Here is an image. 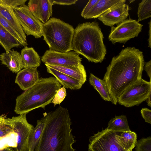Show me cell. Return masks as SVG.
<instances>
[{
    "instance_id": "cell-28",
    "label": "cell",
    "mask_w": 151,
    "mask_h": 151,
    "mask_svg": "<svg viewBox=\"0 0 151 151\" xmlns=\"http://www.w3.org/2000/svg\"><path fill=\"white\" fill-rule=\"evenodd\" d=\"M0 24L9 31L18 41L22 46L25 47L28 45L22 39L21 36L9 23L0 14Z\"/></svg>"
},
{
    "instance_id": "cell-23",
    "label": "cell",
    "mask_w": 151,
    "mask_h": 151,
    "mask_svg": "<svg viewBox=\"0 0 151 151\" xmlns=\"http://www.w3.org/2000/svg\"><path fill=\"white\" fill-rule=\"evenodd\" d=\"M0 45L6 52L14 47L22 46L17 39L0 24Z\"/></svg>"
},
{
    "instance_id": "cell-22",
    "label": "cell",
    "mask_w": 151,
    "mask_h": 151,
    "mask_svg": "<svg viewBox=\"0 0 151 151\" xmlns=\"http://www.w3.org/2000/svg\"><path fill=\"white\" fill-rule=\"evenodd\" d=\"M136 134L131 130L116 132V140L121 147L126 151H132L137 142Z\"/></svg>"
},
{
    "instance_id": "cell-38",
    "label": "cell",
    "mask_w": 151,
    "mask_h": 151,
    "mask_svg": "<svg viewBox=\"0 0 151 151\" xmlns=\"http://www.w3.org/2000/svg\"><path fill=\"white\" fill-rule=\"evenodd\" d=\"M148 106L151 107V94H150L146 100Z\"/></svg>"
},
{
    "instance_id": "cell-34",
    "label": "cell",
    "mask_w": 151,
    "mask_h": 151,
    "mask_svg": "<svg viewBox=\"0 0 151 151\" xmlns=\"http://www.w3.org/2000/svg\"><path fill=\"white\" fill-rule=\"evenodd\" d=\"M53 4L62 5H70L75 4L77 0H52Z\"/></svg>"
},
{
    "instance_id": "cell-1",
    "label": "cell",
    "mask_w": 151,
    "mask_h": 151,
    "mask_svg": "<svg viewBox=\"0 0 151 151\" xmlns=\"http://www.w3.org/2000/svg\"><path fill=\"white\" fill-rule=\"evenodd\" d=\"M144 63L142 52L134 47L123 49L118 55L113 57L103 79L112 104L116 105L121 94L142 78Z\"/></svg>"
},
{
    "instance_id": "cell-8",
    "label": "cell",
    "mask_w": 151,
    "mask_h": 151,
    "mask_svg": "<svg viewBox=\"0 0 151 151\" xmlns=\"http://www.w3.org/2000/svg\"><path fill=\"white\" fill-rule=\"evenodd\" d=\"M12 8L25 35H32L36 38L42 36L43 24L32 14L27 5Z\"/></svg>"
},
{
    "instance_id": "cell-20",
    "label": "cell",
    "mask_w": 151,
    "mask_h": 151,
    "mask_svg": "<svg viewBox=\"0 0 151 151\" xmlns=\"http://www.w3.org/2000/svg\"><path fill=\"white\" fill-rule=\"evenodd\" d=\"M47 72L52 75L65 88L71 90L80 89L83 84L80 81L59 72L45 65Z\"/></svg>"
},
{
    "instance_id": "cell-31",
    "label": "cell",
    "mask_w": 151,
    "mask_h": 151,
    "mask_svg": "<svg viewBox=\"0 0 151 151\" xmlns=\"http://www.w3.org/2000/svg\"><path fill=\"white\" fill-rule=\"evenodd\" d=\"M4 4L14 7L25 5L27 0H1Z\"/></svg>"
},
{
    "instance_id": "cell-17",
    "label": "cell",
    "mask_w": 151,
    "mask_h": 151,
    "mask_svg": "<svg viewBox=\"0 0 151 151\" xmlns=\"http://www.w3.org/2000/svg\"><path fill=\"white\" fill-rule=\"evenodd\" d=\"M0 14L4 18L27 43L26 35L17 18L12 7L3 3L0 0Z\"/></svg>"
},
{
    "instance_id": "cell-19",
    "label": "cell",
    "mask_w": 151,
    "mask_h": 151,
    "mask_svg": "<svg viewBox=\"0 0 151 151\" xmlns=\"http://www.w3.org/2000/svg\"><path fill=\"white\" fill-rule=\"evenodd\" d=\"M46 65L56 70L80 81L83 84L86 81V71L82 64L76 67H65Z\"/></svg>"
},
{
    "instance_id": "cell-5",
    "label": "cell",
    "mask_w": 151,
    "mask_h": 151,
    "mask_svg": "<svg viewBox=\"0 0 151 151\" xmlns=\"http://www.w3.org/2000/svg\"><path fill=\"white\" fill-rule=\"evenodd\" d=\"M43 40L50 50L66 52L72 50L74 29L59 19L52 17L42 25Z\"/></svg>"
},
{
    "instance_id": "cell-13",
    "label": "cell",
    "mask_w": 151,
    "mask_h": 151,
    "mask_svg": "<svg viewBox=\"0 0 151 151\" xmlns=\"http://www.w3.org/2000/svg\"><path fill=\"white\" fill-rule=\"evenodd\" d=\"M53 4L52 0H29L27 6L32 14L45 24L52 15Z\"/></svg>"
},
{
    "instance_id": "cell-4",
    "label": "cell",
    "mask_w": 151,
    "mask_h": 151,
    "mask_svg": "<svg viewBox=\"0 0 151 151\" xmlns=\"http://www.w3.org/2000/svg\"><path fill=\"white\" fill-rule=\"evenodd\" d=\"M61 86L54 77L40 78L34 86L17 97L14 112L22 115L39 108L45 109Z\"/></svg>"
},
{
    "instance_id": "cell-9",
    "label": "cell",
    "mask_w": 151,
    "mask_h": 151,
    "mask_svg": "<svg viewBox=\"0 0 151 151\" xmlns=\"http://www.w3.org/2000/svg\"><path fill=\"white\" fill-rule=\"evenodd\" d=\"M142 26L136 20L127 19L116 27H111L108 39L113 44L116 42L125 43L131 38L137 37Z\"/></svg>"
},
{
    "instance_id": "cell-18",
    "label": "cell",
    "mask_w": 151,
    "mask_h": 151,
    "mask_svg": "<svg viewBox=\"0 0 151 151\" xmlns=\"http://www.w3.org/2000/svg\"><path fill=\"white\" fill-rule=\"evenodd\" d=\"M126 1L125 0H99L83 17L85 19L98 18L113 6L125 4Z\"/></svg>"
},
{
    "instance_id": "cell-32",
    "label": "cell",
    "mask_w": 151,
    "mask_h": 151,
    "mask_svg": "<svg viewBox=\"0 0 151 151\" xmlns=\"http://www.w3.org/2000/svg\"><path fill=\"white\" fill-rule=\"evenodd\" d=\"M99 0H91L83 9L81 13V16L83 17L98 2Z\"/></svg>"
},
{
    "instance_id": "cell-7",
    "label": "cell",
    "mask_w": 151,
    "mask_h": 151,
    "mask_svg": "<svg viewBox=\"0 0 151 151\" xmlns=\"http://www.w3.org/2000/svg\"><path fill=\"white\" fill-rule=\"evenodd\" d=\"M26 114L20 115L5 119L6 124L16 134V151H28L29 137L34 127L28 122Z\"/></svg>"
},
{
    "instance_id": "cell-21",
    "label": "cell",
    "mask_w": 151,
    "mask_h": 151,
    "mask_svg": "<svg viewBox=\"0 0 151 151\" xmlns=\"http://www.w3.org/2000/svg\"><path fill=\"white\" fill-rule=\"evenodd\" d=\"M20 55L24 68H37L40 66L41 59L33 47H24L21 50Z\"/></svg>"
},
{
    "instance_id": "cell-3",
    "label": "cell",
    "mask_w": 151,
    "mask_h": 151,
    "mask_svg": "<svg viewBox=\"0 0 151 151\" xmlns=\"http://www.w3.org/2000/svg\"><path fill=\"white\" fill-rule=\"evenodd\" d=\"M104 38L97 22L79 24L74 29L72 50L83 56L89 62L101 63L106 54Z\"/></svg>"
},
{
    "instance_id": "cell-2",
    "label": "cell",
    "mask_w": 151,
    "mask_h": 151,
    "mask_svg": "<svg viewBox=\"0 0 151 151\" xmlns=\"http://www.w3.org/2000/svg\"><path fill=\"white\" fill-rule=\"evenodd\" d=\"M43 114L45 125L34 151H75L73 145L76 140L67 109L59 105L54 111Z\"/></svg>"
},
{
    "instance_id": "cell-35",
    "label": "cell",
    "mask_w": 151,
    "mask_h": 151,
    "mask_svg": "<svg viewBox=\"0 0 151 151\" xmlns=\"http://www.w3.org/2000/svg\"><path fill=\"white\" fill-rule=\"evenodd\" d=\"M144 65L145 66L143 67L144 69L146 71L148 76L150 78V81H151V61L147 62H144Z\"/></svg>"
},
{
    "instance_id": "cell-12",
    "label": "cell",
    "mask_w": 151,
    "mask_h": 151,
    "mask_svg": "<svg viewBox=\"0 0 151 151\" xmlns=\"http://www.w3.org/2000/svg\"><path fill=\"white\" fill-rule=\"evenodd\" d=\"M129 10L127 4H117L109 9L98 18L104 24L111 27L126 19Z\"/></svg>"
},
{
    "instance_id": "cell-24",
    "label": "cell",
    "mask_w": 151,
    "mask_h": 151,
    "mask_svg": "<svg viewBox=\"0 0 151 151\" xmlns=\"http://www.w3.org/2000/svg\"><path fill=\"white\" fill-rule=\"evenodd\" d=\"M45 122L44 116L37 120L36 127L32 131L29 139L28 151H34L37 145L44 128Z\"/></svg>"
},
{
    "instance_id": "cell-25",
    "label": "cell",
    "mask_w": 151,
    "mask_h": 151,
    "mask_svg": "<svg viewBox=\"0 0 151 151\" xmlns=\"http://www.w3.org/2000/svg\"><path fill=\"white\" fill-rule=\"evenodd\" d=\"M106 129L115 132L130 131L126 116L124 115L115 116L109 121Z\"/></svg>"
},
{
    "instance_id": "cell-14",
    "label": "cell",
    "mask_w": 151,
    "mask_h": 151,
    "mask_svg": "<svg viewBox=\"0 0 151 151\" xmlns=\"http://www.w3.org/2000/svg\"><path fill=\"white\" fill-rule=\"evenodd\" d=\"M39 78L37 68H24L17 73L15 82L25 91L34 86Z\"/></svg>"
},
{
    "instance_id": "cell-30",
    "label": "cell",
    "mask_w": 151,
    "mask_h": 151,
    "mask_svg": "<svg viewBox=\"0 0 151 151\" xmlns=\"http://www.w3.org/2000/svg\"><path fill=\"white\" fill-rule=\"evenodd\" d=\"M66 95L65 88L63 86L56 91L51 103L53 104L54 106L58 104L60 105L65 99Z\"/></svg>"
},
{
    "instance_id": "cell-15",
    "label": "cell",
    "mask_w": 151,
    "mask_h": 151,
    "mask_svg": "<svg viewBox=\"0 0 151 151\" xmlns=\"http://www.w3.org/2000/svg\"><path fill=\"white\" fill-rule=\"evenodd\" d=\"M5 118L3 115L0 116V148L8 147H16L17 135L11 127L6 124Z\"/></svg>"
},
{
    "instance_id": "cell-26",
    "label": "cell",
    "mask_w": 151,
    "mask_h": 151,
    "mask_svg": "<svg viewBox=\"0 0 151 151\" xmlns=\"http://www.w3.org/2000/svg\"><path fill=\"white\" fill-rule=\"evenodd\" d=\"M90 84L100 94L104 100L110 101L111 99L109 91L105 81L91 74L89 78Z\"/></svg>"
},
{
    "instance_id": "cell-6",
    "label": "cell",
    "mask_w": 151,
    "mask_h": 151,
    "mask_svg": "<svg viewBox=\"0 0 151 151\" xmlns=\"http://www.w3.org/2000/svg\"><path fill=\"white\" fill-rule=\"evenodd\" d=\"M151 94V81L141 78L127 88L119 97L117 102L126 107L140 104Z\"/></svg>"
},
{
    "instance_id": "cell-33",
    "label": "cell",
    "mask_w": 151,
    "mask_h": 151,
    "mask_svg": "<svg viewBox=\"0 0 151 151\" xmlns=\"http://www.w3.org/2000/svg\"><path fill=\"white\" fill-rule=\"evenodd\" d=\"M141 115L146 122L151 124V111L146 108H142L141 110Z\"/></svg>"
},
{
    "instance_id": "cell-11",
    "label": "cell",
    "mask_w": 151,
    "mask_h": 151,
    "mask_svg": "<svg viewBox=\"0 0 151 151\" xmlns=\"http://www.w3.org/2000/svg\"><path fill=\"white\" fill-rule=\"evenodd\" d=\"M74 51L60 52L47 50L41 58L45 65L65 67L78 66L82 64V59Z\"/></svg>"
},
{
    "instance_id": "cell-10",
    "label": "cell",
    "mask_w": 151,
    "mask_h": 151,
    "mask_svg": "<svg viewBox=\"0 0 151 151\" xmlns=\"http://www.w3.org/2000/svg\"><path fill=\"white\" fill-rule=\"evenodd\" d=\"M116 132L106 128L93 134L89 139L88 150L90 151H126L117 142Z\"/></svg>"
},
{
    "instance_id": "cell-36",
    "label": "cell",
    "mask_w": 151,
    "mask_h": 151,
    "mask_svg": "<svg viewBox=\"0 0 151 151\" xmlns=\"http://www.w3.org/2000/svg\"><path fill=\"white\" fill-rule=\"evenodd\" d=\"M149 24V38L148 39V47L151 48V20H150L148 23Z\"/></svg>"
},
{
    "instance_id": "cell-27",
    "label": "cell",
    "mask_w": 151,
    "mask_h": 151,
    "mask_svg": "<svg viewBox=\"0 0 151 151\" xmlns=\"http://www.w3.org/2000/svg\"><path fill=\"white\" fill-rule=\"evenodd\" d=\"M138 9V22L146 19L151 17V0H143L139 4Z\"/></svg>"
},
{
    "instance_id": "cell-16",
    "label": "cell",
    "mask_w": 151,
    "mask_h": 151,
    "mask_svg": "<svg viewBox=\"0 0 151 151\" xmlns=\"http://www.w3.org/2000/svg\"><path fill=\"white\" fill-rule=\"evenodd\" d=\"M0 61L13 73H17L23 68L20 54L14 49L0 54Z\"/></svg>"
},
{
    "instance_id": "cell-29",
    "label": "cell",
    "mask_w": 151,
    "mask_h": 151,
    "mask_svg": "<svg viewBox=\"0 0 151 151\" xmlns=\"http://www.w3.org/2000/svg\"><path fill=\"white\" fill-rule=\"evenodd\" d=\"M136 151H151V137L142 138L137 141Z\"/></svg>"
},
{
    "instance_id": "cell-37",
    "label": "cell",
    "mask_w": 151,
    "mask_h": 151,
    "mask_svg": "<svg viewBox=\"0 0 151 151\" xmlns=\"http://www.w3.org/2000/svg\"><path fill=\"white\" fill-rule=\"evenodd\" d=\"M0 151H16L15 149L11 147H8L6 148L0 149Z\"/></svg>"
},
{
    "instance_id": "cell-39",
    "label": "cell",
    "mask_w": 151,
    "mask_h": 151,
    "mask_svg": "<svg viewBox=\"0 0 151 151\" xmlns=\"http://www.w3.org/2000/svg\"><path fill=\"white\" fill-rule=\"evenodd\" d=\"M88 151H90L89 150H88Z\"/></svg>"
}]
</instances>
